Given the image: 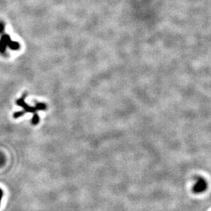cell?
<instances>
[{"instance_id":"cell-6","label":"cell","mask_w":211,"mask_h":211,"mask_svg":"<svg viewBox=\"0 0 211 211\" xmlns=\"http://www.w3.org/2000/svg\"><path fill=\"white\" fill-rule=\"evenodd\" d=\"M3 30H4V25L2 22H0V34L2 33Z\"/></svg>"},{"instance_id":"cell-4","label":"cell","mask_w":211,"mask_h":211,"mask_svg":"<svg viewBox=\"0 0 211 211\" xmlns=\"http://www.w3.org/2000/svg\"><path fill=\"white\" fill-rule=\"evenodd\" d=\"M9 47L12 49V50H17L19 49L20 47V45L17 42H15V41H10V43L8 45Z\"/></svg>"},{"instance_id":"cell-3","label":"cell","mask_w":211,"mask_h":211,"mask_svg":"<svg viewBox=\"0 0 211 211\" xmlns=\"http://www.w3.org/2000/svg\"><path fill=\"white\" fill-rule=\"evenodd\" d=\"M11 41V39L8 35L4 34L2 36V37L0 39V53H4L6 47L8 46L10 42Z\"/></svg>"},{"instance_id":"cell-1","label":"cell","mask_w":211,"mask_h":211,"mask_svg":"<svg viewBox=\"0 0 211 211\" xmlns=\"http://www.w3.org/2000/svg\"><path fill=\"white\" fill-rule=\"evenodd\" d=\"M26 96L27 94H23L22 97L18 99L17 101V104L20 107H22L24 109V110L23 111L24 115L26 113H32L33 114H35L36 113V112L38 110H45L46 109V105L43 103H38L36 104L35 107H30V105H28L25 102V98H26Z\"/></svg>"},{"instance_id":"cell-7","label":"cell","mask_w":211,"mask_h":211,"mask_svg":"<svg viewBox=\"0 0 211 211\" xmlns=\"http://www.w3.org/2000/svg\"><path fill=\"white\" fill-rule=\"evenodd\" d=\"M3 197V191L1 189H0V204H1V200Z\"/></svg>"},{"instance_id":"cell-2","label":"cell","mask_w":211,"mask_h":211,"mask_svg":"<svg viewBox=\"0 0 211 211\" xmlns=\"http://www.w3.org/2000/svg\"><path fill=\"white\" fill-rule=\"evenodd\" d=\"M207 188V184L206 181L203 179V178H198V182L194 186V192L195 194H199V193H202L206 190Z\"/></svg>"},{"instance_id":"cell-5","label":"cell","mask_w":211,"mask_h":211,"mask_svg":"<svg viewBox=\"0 0 211 211\" xmlns=\"http://www.w3.org/2000/svg\"><path fill=\"white\" fill-rule=\"evenodd\" d=\"M39 121H40V117H39L38 113H35L34 114L33 117H32V120H31V124L33 125H36L38 124Z\"/></svg>"}]
</instances>
